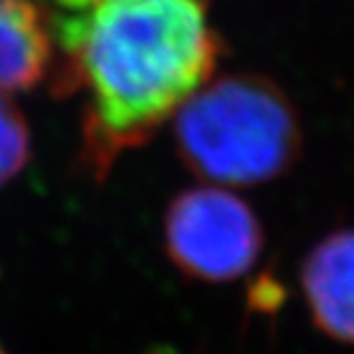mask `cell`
Returning <instances> with one entry per match:
<instances>
[{
	"label": "cell",
	"mask_w": 354,
	"mask_h": 354,
	"mask_svg": "<svg viewBox=\"0 0 354 354\" xmlns=\"http://www.w3.org/2000/svg\"><path fill=\"white\" fill-rule=\"evenodd\" d=\"M32 140L26 118L0 95V189L10 184L30 161Z\"/></svg>",
	"instance_id": "obj_6"
},
{
	"label": "cell",
	"mask_w": 354,
	"mask_h": 354,
	"mask_svg": "<svg viewBox=\"0 0 354 354\" xmlns=\"http://www.w3.org/2000/svg\"><path fill=\"white\" fill-rule=\"evenodd\" d=\"M53 95L81 99V168L102 182L212 79L207 0H51Z\"/></svg>",
	"instance_id": "obj_1"
},
{
	"label": "cell",
	"mask_w": 354,
	"mask_h": 354,
	"mask_svg": "<svg viewBox=\"0 0 354 354\" xmlns=\"http://www.w3.org/2000/svg\"><path fill=\"white\" fill-rule=\"evenodd\" d=\"M0 354H7V352H5V350H3V348H0Z\"/></svg>",
	"instance_id": "obj_8"
},
{
	"label": "cell",
	"mask_w": 354,
	"mask_h": 354,
	"mask_svg": "<svg viewBox=\"0 0 354 354\" xmlns=\"http://www.w3.org/2000/svg\"><path fill=\"white\" fill-rule=\"evenodd\" d=\"M164 246L184 276L205 283L237 281L263 256L265 232L258 214L221 187L177 194L164 214Z\"/></svg>",
	"instance_id": "obj_3"
},
{
	"label": "cell",
	"mask_w": 354,
	"mask_h": 354,
	"mask_svg": "<svg viewBox=\"0 0 354 354\" xmlns=\"http://www.w3.org/2000/svg\"><path fill=\"white\" fill-rule=\"evenodd\" d=\"M145 354H177V352H175V350H171V348H154V350L145 352Z\"/></svg>",
	"instance_id": "obj_7"
},
{
	"label": "cell",
	"mask_w": 354,
	"mask_h": 354,
	"mask_svg": "<svg viewBox=\"0 0 354 354\" xmlns=\"http://www.w3.org/2000/svg\"><path fill=\"white\" fill-rule=\"evenodd\" d=\"M175 147L182 164L205 182L256 187L297 164L301 122L272 79L230 74L207 81L175 113Z\"/></svg>",
	"instance_id": "obj_2"
},
{
	"label": "cell",
	"mask_w": 354,
	"mask_h": 354,
	"mask_svg": "<svg viewBox=\"0 0 354 354\" xmlns=\"http://www.w3.org/2000/svg\"><path fill=\"white\" fill-rule=\"evenodd\" d=\"M53 58L48 7L39 0H0V95L32 90Z\"/></svg>",
	"instance_id": "obj_5"
},
{
	"label": "cell",
	"mask_w": 354,
	"mask_h": 354,
	"mask_svg": "<svg viewBox=\"0 0 354 354\" xmlns=\"http://www.w3.org/2000/svg\"><path fill=\"white\" fill-rule=\"evenodd\" d=\"M301 290L315 327L354 345V228L331 232L301 267Z\"/></svg>",
	"instance_id": "obj_4"
}]
</instances>
